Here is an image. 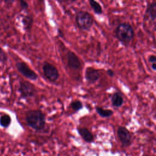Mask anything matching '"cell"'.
<instances>
[{
  "label": "cell",
  "instance_id": "obj_1",
  "mask_svg": "<svg viewBox=\"0 0 156 156\" xmlns=\"http://www.w3.org/2000/svg\"><path fill=\"white\" fill-rule=\"evenodd\" d=\"M27 124L36 131L43 130L46 126V116L43 112L38 109L30 110L26 113Z\"/></svg>",
  "mask_w": 156,
  "mask_h": 156
},
{
  "label": "cell",
  "instance_id": "obj_2",
  "mask_svg": "<svg viewBox=\"0 0 156 156\" xmlns=\"http://www.w3.org/2000/svg\"><path fill=\"white\" fill-rule=\"evenodd\" d=\"M134 35L133 28L128 23H120L115 29V37L126 46L129 45L133 40Z\"/></svg>",
  "mask_w": 156,
  "mask_h": 156
},
{
  "label": "cell",
  "instance_id": "obj_3",
  "mask_svg": "<svg viewBox=\"0 0 156 156\" xmlns=\"http://www.w3.org/2000/svg\"><path fill=\"white\" fill-rule=\"evenodd\" d=\"M75 21L80 30H89L93 25L94 19L89 12L80 10L76 15Z\"/></svg>",
  "mask_w": 156,
  "mask_h": 156
},
{
  "label": "cell",
  "instance_id": "obj_4",
  "mask_svg": "<svg viewBox=\"0 0 156 156\" xmlns=\"http://www.w3.org/2000/svg\"><path fill=\"white\" fill-rule=\"evenodd\" d=\"M43 74L46 79L49 82H54L59 77V73L57 68L49 62H44L42 66Z\"/></svg>",
  "mask_w": 156,
  "mask_h": 156
},
{
  "label": "cell",
  "instance_id": "obj_5",
  "mask_svg": "<svg viewBox=\"0 0 156 156\" xmlns=\"http://www.w3.org/2000/svg\"><path fill=\"white\" fill-rule=\"evenodd\" d=\"M19 91L23 98L34 97L37 93V90L34 85L27 81H21L20 82Z\"/></svg>",
  "mask_w": 156,
  "mask_h": 156
},
{
  "label": "cell",
  "instance_id": "obj_6",
  "mask_svg": "<svg viewBox=\"0 0 156 156\" xmlns=\"http://www.w3.org/2000/svg\"><path fill=\"white\" fill-rule=\"evenodd\" d=\"M18 71L25 77L31 80H35L38 79V75L33 71L25 62H19L16 64Z\"/></svg>",
  "mask_w": 156,
  "mask_h": 156
},
{
  "label": "cell",
  "instance_id": "obj_7",
  "mask_svg": "<svg viewBox=\"0 0 156 156\" xmlns=\"http://www.w3.org/2000/svg\"><path fill=\"white\" fill-rule=\"evenodd\" d=\"M117 135L124 147L129 146L132 143V136L129 130L124 126H119L117 129Z\"/></svg>",
  "mask_w": 156,
  "mask_h": 156
},
{
  "label": "cell",
  "instance_id": "obj_8",
  "mask_svg": "<svg viewBox=\"0 0 156 156\" xmlns=\"http://www.w3.org/2000/svg\"><path fill=\"white\" fill-rule=\"evenodd\" d=\"M66 59L68 66L73 69L78 70L81 68L82 64L78 56L73 51H68L66 54Z\"/></svg>",
  "mask_w": 156,
  "mask_h": 156
},
{
  "label": "cell",
  "instance_id": "obj_9",
  "mask_svg": "<svg viewBox=\"0 0 156 156\" xmlns=\"http://www.w3.org/2000/svg\"><path fill=\"white\" fill-rule=\"evenodd\" d=\"M99 71L94 68L87 67L85 72V78L88 83L92 84L95 83L100 77Z\"/></svg>",
  "mask_w": 156,
  "mask_h": 156
},
{
  "label": "cell",
  "instance_id": "obj_10",
  "mask_svg": "<svg viewBox=\"0 0 156 156\" xmlns=\"http://www.w3.org/2000/svg\"><path fill=\"white\" fill-rule=\"evenodd\" d=\"M156 19V1H154L153 2L148 4L147 5L144 15V20L148 21L150 20L151 22L154 23Z\"/></svg>",
  "mask_w": 156,
  "mask_h": 156
},
{
  "label": "cell",
  "instance_id": "obj_11",
  "mask_svg": "<svg viewBox=\"0 0 156 156\" xmlns=\"http://www.w3.org/2000/svg\"><path fill=\"white\" fill-rule=\"evenodd\" d=\"M77 132L82 138L88 143H91L94 141V137L93 134L86 127H79L77 129Z\"/></svg>",
  "mask_w": 156,
  "mask_h": 156
},
{
  "label": "cell",
  "instance_id": "obj_12",
  "mask_svg": "<svg viewBox=\"0 0 156 156\" xmlns=\"http://www.w3.org/2000/svg\"><path fill=\"white\" fill-rule=\"evenodd\" d=\"M111 103L115 107L119 108L121 107L124 104V98L121 93L118 91L113 93L111 96Z\"/></svg>",
  "mask_w": 156,
  "mask_h": 156
},
{
  "label": "cell",
  "instance_id": "obj_13",
  "mask_svg": "<svg viewBox=\"0 0 156 156\" xmlns=\"http://www.w3.org/2000/svg\"><path fill=\"white\" fill-rule=\"evenodd\" d=\"M96 113L102 118H109L113 115V111L110 109H105L101 107L96 106L95 107Z\"/></svg>",
  "mask_w": 156,
  "mask_h": 156
},
{
  "label": "cell",
  "instance_id": "obj_14",
  "mask_svg": "<svg viewBox=\"0 0 156 156\" xmlns=\"http://www.w3.org/2000/svg\"><path fill=\"white\" fill-rule=\"evenodd\" d=\"M89 4H90V5L91 9L93 10V12L96 14L101 15L103 13L102 6L98 2H97L94 0H90Z\"/></svg>",
  "mask_w": 156,
  "mask_h": 156
},
{
  "label": "cell",
  "instance_id": "obj_15",
  "mask_svg": "<svg viewBox=\"0 0 156 156\" xmlns=\"http://www.w3.org/2000/svg\"><path fill=\"white\" fill-rule=\"evenodd\" d=\"M23 25L24 26L25 29L29 32L32 28L33 23H34V20L32 16L30 15H27L25 16L23 18Z\"/></svg>",
  "mask_w": 156,
  "mask_h": 156
},
{
  "label": "cell",
  "instance_id": "obj_16",
  "mask_svg": "<svg viewBox=\"0 0 156 156\" xmlns=\"http://www.w3.org/2000/svg\"><path fill=\"white\" fill-rule=\"evenodd\" d=\"M11 123V118L9 115L4 114L0 117V125L3 127H8Z\"/></svg>",
  "mask_w": 156,
  "mask_h": 156
},
{
  "label": "cell",
  "instance_id": "obj_17",
  "mask_svg": "<svg viewBox=\"0 0 156 156\" xmlns=\"http://www.w3.org/2000/svg\"><path fill=\"white\" fill-rule=\"evenodd\" d=\"M69 107L72 108L74 112H76L83 108V104L79 100H74L71 101L69 105Z\"/></svg>",
  "mask_w": 156,
  "mask_h": 156
},
{
  "label": "cell",
  "instance_id": "obj_18",
  "mask_svg": "<svg viewBox=\"0 0 156 156\" xmlns=\"http://www.w3.org/2000/svg\"><path fill=\"white\" fill-rule=\"evenodd\" d=\"M148 60H149V63H151V65L155 64L156 63V57H155V55H154V54L150 55L148 57Z\"/></svg>",
  "mask_w": 156,
  "mask_h": 156
},
{
  "label": "cell",
  "instance_id": "obj_19",
  "mask_svg": "<svg viewBox=\"0 0 156 156\" xmlns=\"http://www.w3.org/2000/svg\"><path fill=\"white\" fill-rule=\"evenodd\" d=\"M20 5L24 9H27L28 7H29V5H28L27 2H26V1H20Z\"/></svg>",
  "mask_w": 156,
  "mask_h": 156
},
{
  "label": "cell",
  "instance_id": "obj_20",
  "mask_svg": "<svg viewBox=\"0 0 156 156\" xmlns=\"http://www.w3.org/2000/svg\"><path fill=\"white\" fill-rule=\"evenodd\" d=\"M106 73L107 74L111 77H113L115 76V72L113 71V70H112V69H108L107 71H106Z\"/></svg>",
  "mask_w": 156,
  "mask_h": 156
},
{
  "label": "cell",
  "instance_id": "obj_21",
  "mask_svg": "<svg viewBox=\"0 0 156 156\" xmlns=\"http://www.w3.org/2000/svg\"><path fill=\"white\" fill-rule=\"evenodd\" d=\"M151 68H152L154 71H155V69H156V63H155V64H152V65H151Z\"/></svg>",
  "mask_w": 156,
  "mask_h": 156
}]
</instances>
